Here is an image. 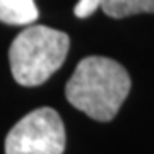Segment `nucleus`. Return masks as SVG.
Segmentation results:
<instances>
[{"mask_svg":"<svg viewBox=\"0 0 154 154\" xmlns=\"http://www.w3.org/2000/svg\"><path fill=\"white\" fill-rule=\"evenodd\" d=\"M65 127L53 108H38L21 118L5 139V154H63Z\"/></svg>","mask_w":154,"mask_h":154,"instance_id":"nucleus-3","label":"nucleus"},{"mask_svg":"<svg viewBox=\"0 0 154 154\" xmlns=\"http://www.w3.org/2000/svg\"><path fill=\"white\" fill-rule=\"evenodd\" d=\"M101 11L113 19H122L134 14H154V0H101Z\"/></svg>","mask_w":154,"mask_h":154,"instance_id":"nucleus-5","label":"nucleus"},{"mask_svg":"<svg viewBox=\"0 0 154 154\" xmlns=\"http://www.w3.org/2000/svg\"><path fill=\"white\" fill-rule=\"evenodd\" d=\"M70 39L48 26H31L16 36L9 50L12 75L21 86H39L48 81L69 53Z\"/></svg>","mask_w":154,"mask_h":154,"instance_id":"nucleus-2","label":"nucleus"},{"mask_svg":"<svg viewBox=\"0 0 154 154\" xmlns=\"http://www.w3.org/2000/svg\"><path fill=\"white\" fill-rule=\"evenodd\" d=\"M130 91V75L118 62L88 57L79 62L69 79L65 96L72 106L93 120L110 122Z\"/></svg>","mask_w":154,"mask_h":154,"instance_id":"nucleus-1","label":"nucleus"},{"mask_svg":"<svg viewBox=\"0 0 154 154\" xmlns=\"http://www.w3.org/2000/svg\"><path fill=\"white\" fill-rule=\"evenodd\" d=\"M38 19L34 0H0V21L12 26H29Z\"/></svg>","mask_w":154,"mask_h":154,"instance_id":"nucleus-4","label":"nucleus"},{"mask_svg":"<svg viewBox=\"0 0 154 154\" xmlns=\"http://www.w3.org/2000/svg\"><path fill=\"white\" fill-rule=\"evenodd\" d=\"M99 4H101V0H79L75 9H74V14L79 19L89 17L91 14H94V11L99 7Z\"/></svg>","mask_w":154,"mask_h":154,"instance_id":"nucleus-6","label":"nucleus"}]
</instances>
